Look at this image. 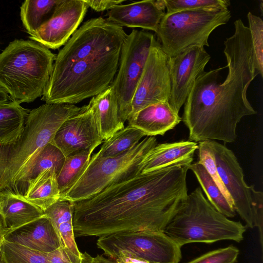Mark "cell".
Returning <instances> with one entry per match:
<instances>
[{"label":"cell","mask_w":263,"mask_h":263,"mask_svg":"<svg viewBox=\"0 0 263 263\" xmlns=\"http://www.w3.org/2000/svg\"><path fill=\"white\" fill-rule=\"evenodd\" d=\"M189 167L177 165L140 173L73 202L75 237L163 231L187 199Z\"/></svg>","instance_id":"6da1fadb"},{"label":"cell","mask_w":263,"mask_h":263,"mask_svg":"<svg viewBox=\"0 0 263 263\" xmlns=\"http://www.w3.org/2000/svg\"><path fill=\"white\" fill-rule=\"evenodd\" d=\"M234 25V34L224 42L227 65L200 75L184 104L181 118L189 130V141L234 142L241 119L257 113L247 96L259 74L250 30L241 19Z\"/></svg>","instance_id":"7a4b0ae2"},{"label":"cell","mask_w":263,"mask_h":263,"mask_svg":"<svg viewBox=\"0 0 263 263\" xmlns=\"http://www.w3.org/2000/svg\"><path fill=\"white\" fill-rule=\"evenodd\" d=\"M126 35L107 18L85 22L56 55L42 100L73 105L106 89L117 73Z\"/></svg>","instance_id":"3957f363"},{"label":"cell","mask_w":263,"mask_h":263,"mask_svg":"<svg viewBox=\"0 0 263 263\" xmlns=\"http://www.w3.org/2000/svg\"><path fill=\"white\" fill-rule=\"evenodd\" d=\"M86 108L87 105L45 103L30 110L19 137L0 145V193L14 192L24 169L51 142L62 123Z\"/></svg>","instance_id":"277c9868"},{"label":"cell","mask_w":263,"mask_h":263,"mask_svg":"<svg viewBox=\"0 0 263 263\" xmlns=\"http://www.w3.org/2000/svg\"><path fill=\"white\" fill-rule=\"evenodd\" d=\"M55 58L35 41L13 40L0 53V86L12 101L33 102L43 96Z\"/></svg>","instance_id":"5b68a950"},{"label":"cell","mask_w":263,"mask_h":263,"mask_svg":"<svg viewBox=\"0 0 263 263\" xmlns=\"http://www.w3.org/2000/svg\"><path fill=\"white\" fill-rule=\"evenodd\" d=\"M246 227L219 212L204 196L200 187L190 194L185 202L167 223L163 232L181 247L223 240L239 242Z\"/></svg>","instance_id":"8992f818"},{"label":"cell","mask_w":263,"mask_h":263,"mask_svg":"<svg viewBox=\"0 0 263 263\" xmlns=\"http://www.w3.org/2000/svg\"><path fill=\"white\" fill-rule=\"evenodd\" d=\"M157 144L155 136H146L119 156L102 158L95 154L78 180L60 199L72 202L85 199L111 184L140 174L141 161Z\"/></svg>","instance_id":"52a82bcc"},{"label":"cell","mask_w":263,"mask_h":263,"mask_svg":"<svg viewBox=\"0 0 263 263\" xmlns=\"http://www.w3.org/2000/svg\"><path fill=\"white\" fill-rule=\"evenodd\" d=\"M231 17L227 9H195L165 13L155 32L168 57L193 46H209L211 33Z\"/></svg>","instance_id":"ba28073f"},{"label":"cell","mask_w":263,"mask_h":263,"mask_svg":"<svg viewBox=\"0 0 263 263\" xmlns=\"http://www.w3.org/2000/svg\"><path fill=\"white\" fill-rule=\"evenodd\" d=\"M216 162L218 176L232 201L234 209L250 228L259 230L261 248L263 247V194L248 185L243 170L234 153L215 140H208Z\"/></svg>","instance_id":"9c48e42d"},{"label":"cell","mask_w":263,"mask_h":263,"mask_svg":"<svg viewBox=\"0 0 263 263\" xmlns=\"http://www.w3.org/2000/svg\"><path fill=\"white\" fill-rule=\"evenodd\" d=\"M98 248L109 258L122 252L152 263H179L181 247L163 231H141L100 237Z\"/></svg>","instance_id":"30bf717a"},{"label":"cell","mask_w":263,"mask_h":263,"mask_svg":"<svg viewBox=\"0 0 263 263\" xmlns=\"http://www.w3.org/2000/svg\"><path fill=\"white\" fill-rule=\"evenodd\" d=\"M154 36L149 32L133 29L123 43L118 69L110 86L124 123L130 115L133 97Z\"/></svg>","instance_id":"8fae6325"},{"label":"cell","mask_w":263,"mask_h":263,"mask_svg":"<svg viewBox=\"0 0 263 263\" xmlns=\"http://www.w3.org/2000/svg\"><path fill=\"white\" fill-rule=\"evenodd\" d=\"M170 93L168 57L155 36L133 97L129 118L149 105L168 102Z\"/></svg>","instance_id":"7c38bea8"},{"label":"cell","mask_w":263,"mask_h":263,"mask_svg":"<svg viewBox=\"0 0 263 263\" xmlns=\"http://www.w3.org/2000/svg\"><path fill=\"white\" fill-rule=\"evenodd\" d=\"M211 59L204 47L193 46L180 53L168 57L171 82L168 103L177 114L184 104L197 78L204 71Z\"/></svg>","instance_id":"4fadbf2b"},{"label":"cell","mask_w":263,"mask_h":263,"mask_svg":"<svg viewBox=\"0 0 263 263\" xmlns=\"http://www.w3.org/2000/svg\"><path fill=\"white\" fill-rule=\"evenodd\" d=\"M88 8L84 0H60L51 16L29 39L48 49L60 48L78 29Z\"/></svg>","instance_id":"5bb4252c"},{"label":"cell","mask_w":263,"mask_h":263,"mask_svg":"<svg viewBox=\"0 0 263 263\" xmlns=\"http://www.w3.org/2000/svg\"><path fill=\"white\" fill-rule=\"evenodd\" d=\"M103 141L93 110L88 104L84 110L62 123L50 143L67 157L84 151L93 152Z\"/></svg>","instance_id":"9a60e30c"},{"label":"cell","mask_w":263,"mask_h":263,"mask_svg":"<svg viewBox=\"0 0 263 263\" xmlns=\"http://www.w3.org/2000/svg\"><path fill=\"white\" fill-rule=\"evenodd\" d=\"M164 0H147L116 6L107 19L123 27L140 28L156 32L165 14Z\"/></svg>","instance_id":"2e32d148"},{"label":"cell","mask_w":263,"mask_h":263,"mask_svg":"<svg viewBox=\"0 0 263 263\" xmlns=\"http://www.w3.org/2000/svg\"><path fill=\"white\" fill-rule=\"evenodd\" d=\"M4 240L46 254L62 246L55 228L45 214L23 226L9 231Z\"/></svg>","instance_id":"e0dca14e"},{"label":"cell","mask_w":263,"mask_h":263,"mask_svg":"<svg viewBox=\"0 0 263 263\" xmlns=\"http://www.w3.org/2000/svg\"><path fill=\"white\" fill-rule=\"evenodd\" d=\"M198 143L181 141L155 145L140 164L141 174L148 173L177 165H190Z\"/></svg>","instance_id":"ac0fdd59"},{"label":"cell","mask_w":263,"mask_h":263,"mask_svg":"<svg viewBox=\"0 0 263 263\" xmlns=\"http://www.w3.org/2000/svg\"><path fill=\"white\" fill-rule=\"evenodd\" d=\"M182 121L168 102L149 105L138 111L127 121L128 125L141 131L145 136L164 135Z\"/></svg>","instance_id":"d6986e66"},{"label":"cell","mask_w":263,"mask_h":263,"mask_svg":"<svg viewBox=\"0 0 263 263\" xmlns=\"http://www.w3.org/2000/svg\"><path fill=\"white\" fill-rule=\"evenodd\" d=\"M1 215L8 231L29 223L44 215L40 208L21 194L11 191L0 193Z\"/></svg>","instance_id":"ffe728a7"},{"label":"cell","mask_w":263,"mask_h":263,"mask_svg":"<svg viewBox=\"0 0 263 263\" xmlns=\"http://www.w3.org/2000/svg\"><path fill=\"white\" fill-rule=\"evenodd\" d=\"M88 105L94 111L100 135L106 140L124 127L119 116L116 98L111 86L92 97Z\"/></svg>","instance_id":"44dd1931"},{"label":"cell","mask_w":263,"mask_h":263,"mask_svg":"<svg viewBox=\"0 0 263 263\" xmlns=\"http://www.w3.org/2000/svg\"><path fill=\"white\" fill-rule=\"evenodd\" d=\"M51 220L60 237L62 246L68 249L76 256L81 257L73 231V202L60 199L44 212Z\"/></svg>","instance_id":"7402d4cb"},{"label":"cell","mask_w":263,"mask_h":263,"mask_svg":"<svg viewBox=\"0 0 263 263\" xmlns=\"http://www.w3.org/2000/svg\"><path fill=\"white\" fill-rule=\"evenodd\" d=\"M23 196L43 212L58 201L61 194L54 171H43L28 181Z\"/></svg>","instance_id":"603a6c76"},{"label":"cell","mask_w":263,"mask_h":263,"mask_svg":"<svg viewBox=\"0 0 263 263\" xmlns=\"http://www.w3.org/2000/svg\"><path fill=\"white\" fill-rule=\"evenodd\" d=\"M66 157L51 143L47 144L36 155L22 172L14 192L24 195L27 183L42 172L51 170L57 176L59 174Z\"/></svg>","instance_id":"cb8c5ba5"},{"label":"cell","mask_w":263,"mask_h":263,"mask_svg":"<svg viewBox=\"0 0 263 263\" xmlns=\"http://www.w3.org/2000/svg\"><path fill=\"white\" fill-rule=\"evenodd\" d=\"M29 111L12 101L0 105V145L9 143L19 137Z\"/></svg>","instance_id":"d4e9b609"},{"label":"cell","mask_w":263,"mask_h":263,"mask_svg":"<svg viewBox=\"0 0 263 263\" xmlns=\"http://www.w3.org/2000/svg\"><path fill=\"white\" fill-rule=\"evenodd\" d=\"M189 169L194 174L211 204L228 218L235 216L236 213L233 206L222 194L203 165L197 161L192 163Z\"/></svg>","instance_id":"484cf974"},{"label":"cell","mask_w":263,"mask_h":263,"mask_svg":"<svg viewBox=\"0 0 263 263\" xmlns=\"http://www.w3.org/2000/svg\"><path fill=\"white\" fill-rule=\"evenodd\" d=\"M60 0H26L20 8L23 26L31 35L52 15Z\"/></svg>","instance_id":"4316f807"},{"label":"cell","mask_w":263,"mask_h":263,"mask_svg":"<svg viewBox=\"0 0 263 263\" xmlns=\"http://www.w3.org/2000/svg\"><path fill=\"white\" fill-rule=\"evenodd\" d=\"M144 136L141 131L128 125L104 140L100 149L95 154L102 158L119 156L136 145Z\"/></svg>","instance_id":"83f0119b"},{"label":"cell","mask_w":263,"mask_h":263,"mask_svg":"<svg viewBox=\"0 0 263 263\" xmlns=\"http://www.w3.org/2000/svg\"><path fill=\"white\" fill-rule=\"evenodd\" d=\"M92 153L84 151L66 157L64 164L57 176L61 197L78 180L86 167Z\"/></svg>","instance_id":"f1b7e54d"},{"label":"cell","mask_w":263,"mask_h":263,"mask_svg":"<svg viewBox=\"0 0 263 263\" xmlns=\"http://www.w3.org/2000/svg\"><path fill=\"white\" fill-rule=\"evenodd\" d=\"M1 250L3 263H49L46 253L5 240Z\"/></svg>","instance_id":"f546056e"},{"label":"cell","mask_w":263,"mask_h":263,"mask_svg":"<svg viewBox=\"0 0 263 263\" xmlns=\"http://www.w3.org/2000/svg\"><path fill=\"white\" fill-rule=\"evenodd\" d=\"M254 59L259 74L263 77V21L251 12L247 14Z\"/></svg>","instance_id":"4dcf8cb0"},{"label":"cell","mask_w":263,"mask_h":263,"mask_svg":"<svg viewBox=\"0 0 263 263\" xmlns=\"http://www.w3.org/2000/svg\"><path fill=\"white\" fill-rule=\"evenodd\" d=\"M166 13L195 9H227L228 0H164Z\"/></svg>","instance_id":"1f68e13d"},{"label":"cell","mask_w":263,"mask_h":263,"mask_svg":"<svg viewBox=\"0 0 263 263\" xmlns=\"http://www.w3.org/2000/svg\"><path fill=\"white\" fill-rule=\"evenodd\" d=\"M197 150L199 158L198 161L203 165L222 194L233 205L231 199L218 176L214 156L208 140L198 142Z\"/></svg>","instance_id":"d6a6232c"},{"label":"cell","mask_w":263,"mask_h":263,"mask_svg":"<svg viewBox=\"0 0 263 263\" xmlns=\"http://www.w3.org/2000/svg\"><path fill=\"white\" fill-rule=\"evenodd\" d=\"M239 254L238 248L230 246L208 252L187 263H235Z\"/></svg>","instance_id":"836d02e7"},{"label":"cell","mask_w":263,"mask_h":263,"mask_svg":"<svg viewBox=\"0 0 263 263\" xmlns=\"http://www.w3.org/2000/svg\"><path fill=\"white\" fill-rule=\"evenodd\" d=\"M47 256L49 263H81L82 261V256L78 257L62 246L47 253Z\"/></svg>","instance_id":"e575fe53"},{"label":"cell","mask_w":263,"mask_h":263,"mask_svg":"<svg viewBox=\"0 0 263 263\" xmlns=\"http://www.w3.org/2000/svg\"><path fill=\"white\" fill-rule=\"evenodd\" d=\"M88 7L97 12L111 10L117 5H120L124 0H84Z\"/></svg>","instance_id":"d590c367"},{"label":"cell","mask_w":263,"mask_h":263,"mask_svg":"<svg viewBox=\"0 0 263 263\" xmlns=\"http://www.w3.org/2000/svg\"><path fill=\"white\" fill-rule=\"evenodd\" d=\"M8 232V230L5 228L3 218L0 214V263H3L1 250V245L4 240L5 235Z\"/></svg>","instance_id":"8d00e7d4"},{"label":"cell","mask_w":263,"mask_h":263,"mask_svg":"<svg viewBox=\"0 0 263 263\" xmlns=\"http://www.w3.org/2000/svg\"><path fill=\"white\" fill-rule=\"evenodd\" d=\"M81 263H99L95 257L91 256L87 252L82 253V261Z\"/></svg>","instance_id":"74e56055"},{"label":"cell","mask_w":263,"mask_h":263,"mask_svg":"<svg viewBox=\"0 0 263 263\" xmlns=\"http://www.w3.org/2000/svg\"><path fill=\"white\" fill-rule=\"evenodd\" d=\"M11 101L7 92L0 86V105Z\"/></svg>","instance_id":"f35d334b"},{"label":"cell","mask_w":263,"mask_h":263,"mask_svg":"<svg viewBox=\"0 0 263 263\" xmlns=\"http://www.w3.org/2000/svg\"><path fill=\"white\" fill-rule=\"evenodd\" d=\"M95 258L99 263H117L109 258L105 257L103 255H98Z\"/></svg>","instance_id":"ab89813d"},{"label":"cell","mask_w":263,"mask_h":263,"mask_svg":"<svg viewBox=\"0 0 263 263\" xmlns=\"http://www.w3.org/2000/svg\"><path fill=\"white\" fill-rule=\"evenodd\" d=\"M262 8H263V2L261 1L260 2V9L261 15H262V12H263Z\"/></svg>","instance_id":"60d3db41"},{"label":"cell","mask_w":263,"mask_h":263,"mask_svg":"<svg viewBox=\"0 0 263 263\" xmlns=\"http://www.w3.org/2000/svg\"><path fill=\"white\" fill-rule=\"evenodd\" d=\"M1 197L0 195V209H1Z\"/></svg>","instance_id":"b9f144b4"}]
</instances>
